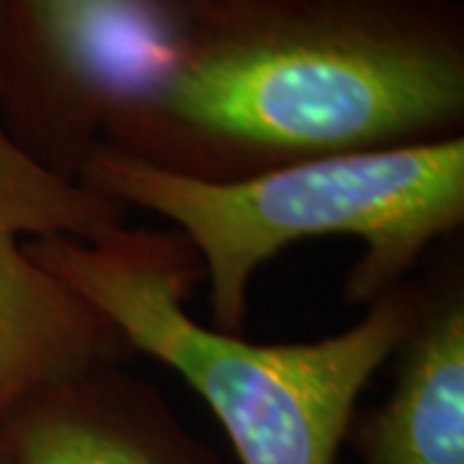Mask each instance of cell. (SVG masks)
I'll list each match as a JSON object with an SVG mask.
<instances>
[{
  "label": "cell",
  "mask_w": 464,
  "mask_h": 464,
  "mask_svg": "<svg viewBox=\"0 0 464 464\" xmlns=\"http://www.w3.org/2000/svg\"><path fill=\"white\" fill-rule=\"evenodd\" d=\"M3 464H219L124 364L36 387L0 426Z\"/></svg>",
  "instance_id": "5b68a950"
},
{
  "label": "cell",
  "mask_w": 464,
  "mask_h": 464,
  "mask_svg": "<svg viewBox=\"0 0 464 464\" xmlns=\"http://www.w3.org/2000/svg\"><path fill=\"white\" fill-rule=\"evenodd\" d=\"M29 217L0 191V426L26 395L101 364H124L132 348L114 325L29 256Z\"/></svg>",
  "instance_id": "8992f818"
},
{
  "label": "cell",
  "mask_w": 464,
  "mask_h": 464,
  "mask_svg": "<svg viewBox=\"0 0 464 464\" xmlns=\"http://www.w3.org/2000/svg\"><path fill=\"white\" fill-rule=\"evenodd\" d=\"M462 127V0H168L101 111L103 145L201 181Z\"/></svg>",
  "instance_id": "6da1fadb"
},
{
  "label": "cell",
  "mask_w": 464,
  "mask_h": 464,
  "mask_svg": "<svg viewBox=\"0 0 464 464\" xmlns=\"http://www.w3.org/2000/svg\"><path fill=\"white\" fill-rule=\"evenodd\" d=\"M390 398L359 429L364 464H464V286L457 268L395 351Z\"/></svg>",
  "instance_id": "52a82bcc"
},
{
  "label": "cell",
  "mask_w": 464,
  "mask_h": 464,
  "mask_svg": "<svg viewBox=\"0 0 464 464\" xmlns=\"http://www.w3.org/2000/svg\"><path fill=\"white\" fill-rule=\"evenodd\" d=\"M26 250L99 310L134 353L188 382L240 464H335L359 395L395 356L429 297V284L408 279L348 331L266 346L201 325L186 310L204 271L181 232L121 225L93 240L34 237Z\"/></svg>",
  "instance_id": "7a4b0ae2"
},
{
  "label": "cell",
  "mask_w": 464,
  "mask_h": 464,
  "mask_svg": "<svg viewBox=\"0 0 464 464\" xmlns=\"http://www.w3.org/2000/svg\"><path fill=\"white\" fill-rule=\"evenodd\" d=\"M75 183L121 209L158 215L201 261L212 328L243 335L258 268L286 246L356 237L364 253L343 295L372 304L408 282L439 237L464 222V134L341 152L235 181L176 176L99 142Z\"/></svg>",
  "instance_id": "3957f363"
},
{
  "label": "cell",
  "mask_w": 464,
  "mask_h": 464,
  "mask_svg": "<svg viewBox=\"0 0 464 464\" xmlns=\"http://www.w3.org/2000/svg\"><path fill=\"white\" fill-rule=\"evenodd\" d=\"M168 0H0V121L26 158L75 183L101 142L119 57Z\"/></svg>",
  "instance_id": "277c9868"
},
{
  "label": "cell",
  "mask_w": 464,
  "mask_h": 464,
  "mask_svg": "<svg viewBox=\"0 0 464 464\" xmlns=\"http://www.w3.org/2000/svg\"><path fill=\"white\" fill-rule=\"evenodd\" d=\"M0 191H5L29 217L34 237L67 235L75 240H93L103 232L124 225L127 209L103 199L78 183L65 181L11 142L0 121Z\"/></svg>",
  "instance_id": "ba28073f"
},
{
  "label": "cell",
  "mask_w": 464,
  "mask_h": 464,
  "mask_svg": "<svg viewBox=\"0 0 464 464\" xmlns=\"http://www.w3.org/2000/svg\"><path fill=\"white\" fill-rule=\"evenodd\" d=\"M0 464H3V451H0Z\"/></svg>",
  "instance_id": "9c48e42d"
}]
</instances>
